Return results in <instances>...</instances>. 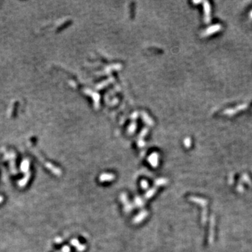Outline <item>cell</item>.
<instances>
[{
  "instance_id": "2",
  "label": "cell",
  "mask_w": 252,
  "mask_h": 252,
  "mask_svg": "<svg viewBox=\"0 0 252 252\" xmlns=\"http://www.w3.org/2000/svg\"><path fill=\"white\" fill-rule=\"evenodd\" d=\"M221 26L220 25H215L214 26L210 27V28H208L205 32H204V35H210V34H212V33H214L218 31V30H221Z\"/></svg>"
},
{
  "instance_id": "1",
  "label": "cell",
  "mask_w": 252,
  "mask_h": 252,
  "mask_svg": "<svg viewBox=\"0 0 252 252\" xmlns=\"http://www.w3.org/2000/svg\"><path fill=\"white\" fill-rule=\"evenodd\" d=\"M204 11H205V22L207 23H208L210 21V6L209 2L207 1H204Z\"/></svg>"
},
{
  "instance_id": "3",
  "label": "cell",
  "mask_w": 252,
  "mask_h": 252,
  "mask_svg": "<svg viewBox=\"0 0 252 252\" xmlns=\"http://www.w3.org/2000/svg\"><path fill=\"white\" fill-rule=\"evenodd\" d=\"M247 107V104H242V105H240L238 107H237L236 109H228L225 112V114H228V115H231V114H233L235 113H236L235 112H237V110H242V109H246Z\"/></svg>"
},
{
  "instance_id": "4",
  "label": "cell",
  "mask_w": 252,
  "mask_h": 252,
  "mask_svg": "<svg viewBox=\"0 0 252 252\" xmlns=\"http://www.w3.org/2000/svg\"><path fill=\"white\" fill-rule=\"evenodd\" d=\"M251 18H252V12L251 13Z\"/></svg>"
}]
</instances>
